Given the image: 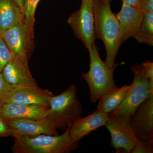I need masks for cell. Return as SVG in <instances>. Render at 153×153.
Instances as JSON below:
<instances>
[{"label": "cell", "instance_id": "7402d4cb", "mask_svg": "<svg viewBox=\"0 0 153 153\" xmlns=\"http://www.w3.org/2000/svg\"><path fill=\"white\" fill-rule=\"evenodd\" d=\"M153 152V150L151 149L144 142L138 140L131 153H152Z\"/></svg>", "mask_w": 153, "mask_h": 153}, {"label": "cell", "instance_id": "7a4b0ae2", "mask_svg": "<svg viewBox=\"0 0 153 153\" xmlns=\"http://www.w3.org/2000/svg\"><path fill=\"white\" fill-rule=\"evenodd\" d=\"M71 125L64 133L59 135H39L35 137H15L12 147L13 153H70L76 150L79 142L71 138Z\"/></svg>", "mask_w": 153, "mask_h": 153}, {"label": "cell", "instance_id": "484cf974", "mask_svg": "<svg viewBox=\"0 0 153 153\" xmlns=\"http://www.w3.org/2000/svg\"><path fill=\"white\" fill-rule=\"evenodd\" d=\"M143 0H122L123 2L125 3L129 6L135 8H140Z\"/></svg>", "mask_w": 153, "mask_h": 153}, {"label": "cell", "instance_id": "4fadbf2b", "mask_svg": "<svg viewBox=\"0 0 153 153\" xmlns=\"http://www.w3.org/2000/svg\"><path fill=\"white\" fill-rule=\"evenodd\" d=\"M110 120L109 115L97 109L93 113L85 117H80L70 126L71 138L79 142L91 131L105 126Z\"/></svg>", "mask_w": 153, "mask_h": 153}, {"label": "cell", "instance_id": "5b68a950", "mask_svg": "<svg viewBox=\"0 0 153 153\" xmlns=\"http://www.w3.org/2000/svg\"><path fill=\"white\" fill-rule=\"evenodd\" d=\"M82 107L76 96V87L71 84L66 90L54 96L49 101V113L46 118L57 129L66 128L81 117Z\"/></svg>", "mask_w": 153, "mask_h": 153}, {"label": "cell", "instance_id": "7c38bea8", "mask_svg": "<svg viewBox=\"0 0 153 153\" xmlns=\"http://www.w3.org/2000/svg\"><path fill=\"white\" fill-rule=\"evenodd\" d=\"M49 107L8 102L0 107V117L4 119L39 120L46 117Z\"/></svg>", "mask_w": 153, "mask_h": 153}, {"label": "cell", "instance_id": "30bf717a", "mask_svg": "<svg viewBox=\"0 0 153 153\" xmlns=\"http://www.w3.org/2000/svg\"><path fill=\"white\" fill-rule=\"evenodd\" d=\"M54 96L52 91L41 88L38 85L16 86L11 88L7 102L49 107V101Z\"/></svg>", "mask_w": 153, "mask_h": 153}, {"label": "cell", "instance_id": "6da1fadb", "mask_svg": "<svg viewBox=\"0 0 153 153\" xmlns=\"http://www.w3.org/2000/svg\"><path fill=\"white\" fill-rule=\"evenodd\" d=\"M110 0H93L96 38L103 41L106 52L105 64L110 68L117 66L115 57L123 44L119 22L111 11Z\"/></svg>", "mask_w": 153, "mask_h": 153}, {"label": "cell", "instance_id": "44dd1931", "mask_svg": "<svg viewBox=\"0 0 153 153\" xmlns=\"http://www.w3.org/2000/svg\"><path fill=\"white\" fill-rule=\"evenodd\" d=\"M12 86L9 85L0 73V107L7 102Z\"/></svg>", "mask_w": 153, "mask_h": 153}, {"label": "cell", "instance_id": "d6986e66", "mask_svg": "<svg viewBox=\"0 0 153 153\" xmlns=\"http://www.w3.org/2000/svg\"><path fill=\"white\" fill-rule=\"evenodd\" d=\"M40 0H24V14L25 22L34 29L36 19L35 13Z\"/></svg>", "mask_w": 153, "mask_h": 153}, {"label": "cell", "instance_id": "ba28073f", "mask_svg": "<svg viewBox=\"0 0 153 153\" xmlns=\"http://www.w3.org/2000/svg\"><path fill=\"white\" fill-rule=\"evenodd\" d=\"M129 124L138 140L153 150V96L138 107L130 118Z\"/></svg>", "mask_w": 153, "mask_h": 153}, {"label": "cell", "instance_id": "83f0119b", "mask_svg": "<svg viewBox=\"0 0 153 153\" xmlns=\"http://www.w3.org/2000/svg\"><path fill=\"white\" fill-rule=\"evenodd\" d=\"M110 1H112V0H110Z\"/></svg>", "mask_w": 153, "mask_h": 153}, {"label": "cell", "instance_id": "9c48e42d", "mask_svg": "<svg viewBox=\"0 0 153 153\" xmlns=\"http://www.w3.org/2000/svg\"><path fill=\"white\" fill-rule=\"evenodd\" d=\"M4 120L10 128L13 137L21 136L35 137L42 134L59 135L57 128L46 117L39 120Z\"/></svg>", "mask_w": 153, "mask_h": 153}, {"label": "cell", "instance_id": "d4e9b609", "mask_svg": "<svg viewBox=\"0 0 153 153\" xmlns=\"http://www.w3.org/2000/svg\"><path fill=\"white\" fill-rule=\"evenodd\" d=\"M140 10L144 14L153 13V0H143Z\"/></svg>", "mask_w": 153, "mask_h": 153}, {"label": "cell", "instance_id": "5bb4252c", "mask_svg": "<svg viewBox=\"0 0 153 153\" xmlns=\"http://www.w3.org/2000/svg\"><path fill=\"white\" fill-rule=\"evenodd\" d=\"M1 74L6 82L12 87L38 85L29 66L14 56L3 68Z\"/></svg>", "mask_w": 153, "mask_h": 153}, {"label": "cell", "instance_id": "2e32d148", "mask_svg": "<svg viewBox=\"0 0 153 153\" xmlns=\"http://www.w3.org/2000/svg\"><path fill=\"white\" fill-rule=\"evenodd\" d=\"M25 20L24 13L14 0H0V32Z\"/></svg>", "mask_w": 153, "mask_h": 153}, {"label": "cell", "instance_id": "ffe728a7", "mask_svg": "<svg viewBox=\"0 0 153 153\" xmlns=\"http://www.w3.org/2000/svg\"><path fill=\"white\" fill-rule=\"evenodd\" d=\"M13 57L7 44L0 36V73L8 62Z\"/></svg>", "mask_w": 153, "mask_h": 153}, {"label": "cell", "instance_id": "9a60e30c", "mask_svg": "<svg viewBox=\"0 0 153 153\" xmlns=\"http://www.w3.org/2000/svg\"><path fill=\"white\" fill-rule=\"evenodd\" d=\"M120 25L123 43L137 34L144 14L139 9L132 7L123 2L120 11L115 14Z\"/></svg>", "mask_w": 153, "mask_h": 153}, {"label": "cell", "instance_id": "52a82bcc", "mask_svg": "<svg viewBox=\"0 0 153 153\" xmlns=\"http://www.w3.org/2000/svg\"><path fill=\"white\" fill-rule=\"evenodd\" d=\"M75 36L89 50L96 38L93 0H82L80 8L67 21Z\"/></svg>", "mask_w": 153, "mask_h": 153}, {"label": "cell", "instance_id": "e0dca14e", "mask_svg": "<svg viewBox=\"0 0 153 153\" xmlns=\"http://www.w3.org/2000/svg\"><path fill=\"white\" fill-rule=\"evenodd\" d=\"M131 85L115 88L99 100L97 109L110 114L120 105L125 98Z\"/></svg>", "mask_w": 153, "mask_h": 153}, {"label": "cell", "instance_id": "603a6c76", "mask_svg": "<svg viewBox=\"0 0 153 153\" xmlns=\"http://www.w3.org/2000/svg\"><path fill=\"white\" fill-rule=\"evenodd\" d=\"M145 76L149 79L151 86L153 87V63L147 61L142 63Z\"/></svg>", "mask_w": 153, "mask_h": 153}, {"label": "cell", "instance_id": "8992f818", "mask_svg": "<svg viewBox=\"0 0 153 153\" xmlns=\"http://www.w3.org/2000/svg\"><path fill=\"white\" fill-rule=\"evenodd\" d=\"M0 36L14 57L29 66L34 46V29L24 20L10 29L0 32Z\"/></svg>", "mask_w": 153, "mask_h": 153}, {"label": "cell", "instance_id": "ac0fdd59", "mask_svg": "<svg viewBox=\"0 0 153 153\" xmlns=\"http://www.w3.org/2000/svg\"><path fill=\"white\" fill-rule=\"evenodd\" d=\"M138 43L153 45V13L144 15L137 34L134 38Z\"/></svg>", "mask_w": 153, "mask_h": 153}, {"label": "cell", "instance_id": "3957f363", "mask_svg": "<svg viewBox=\"0 0 153 153\" xmlns=\"http://www.w3.org/2000/svg\"><path fill=\"white\" fill-rule=\"evenodd\" d=\"M131 71L134 74L131 87L120 105L109 114L111 118L127 123H129L130 118L138 107L153 96V87L145 76L142 64L136 63Z\"/></svg>", "mask_w": 153, "mask_h": 153}, {"label": "cell", "instance_id": "cb8c5ba5", "mask_svg": "<svg viewBox=\"0 0 153 153\" xmlns=\"http://www.w3.org/2000/svg\"><path fill=\"white\" fill-rule=\"evenodd\" d=\"M12 131L10 128L5 120L0 117V137L12 136Z\"/></svg>", "mask_w": 153, "mask_h": 153}, {"label": "cell", "instance_id": "8fae6325", "mask_svg": "<svg viewBox=\"0 0 153 153\" xmlns=\"http://www.w3.org/2000/svg\"><path fill=\"white\" fill-rule=\"evenodd\" d=\"M111 136V145L117 153L122 151L131 153L138 139L129 123H125L111 118L106 125Z\"/></svg>", "mask_w": 153, "mask_h": 153}, {"label": "cell", "instance_id": "277c9868", "mask_svg": "<svg viewBox=\"0 0 153 153\" xmlns=\"http://www.w3.org/2000/svg\"><path fill=\"white\" fill-rule=\"evenodd\" d=\"M90 57L89 71L83 73L82 77L87 82L90 91L91 101L94 103L117 87L113 77L116 66L108 67L99 54L97 47L94 44L88 50Z\"/></svg>", "mask_w": 153, "mask_h": 153}, {"label": "cell", "instance_id": "4316f807", "mask_svg": "<svg viewBox=\"0 0 153 153\" xmlns=\"http://www.w3.org/2000/svg\"><path fill=\"white\" fill-rule=\"evenodd\" d=\"M14 1L24 13V0H14Z\"/></svg>", "mask_w": 153, "mask_h": 153}]
</instances>
